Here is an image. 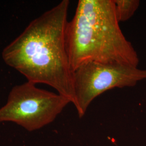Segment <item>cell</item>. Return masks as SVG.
I'll return each instance as SVG.
<instances>
[{"mask_svg": "<svg viewBox=\"0 0 146 146\" xmlns=\"http://www.w3.org/2000/svg\"><path fill=\"white\" fill-rule=\"evenodd\" d=\"M66 44L73 72L89 62L136 67L140 62L135 48L120 28L113 0H79L67 25Z\"/></svg>", "mask_w": 146, "mask_h": 146, "instance_id": "obj_2", "label": "cell"}, {"mask_svg": "<svg viewBox=\"0 0 146 146\" xmlns=\"http://www.w3.org/2000/svg\"><path fill=\"white\" fill-rule=\"evenodd\" d=\"M70 103L58 93L39 88L27 81L11 89L0 108V123L13 122L29 132L37 131L52 123Z\"/></svg>", "mask_w": 146, "mask_h": 146, "instance_id": "obj_3", "label": "cell"}, {"mask_svg": "<svg viewBox=\"0 0 146 146\" xmlns=\"http://www.w3.org/2000/svg\"><path fill=\"white\" fill-rule=\"evenodd\" d=\"M117 21L125 22L134 15L140 6L139 0H113Z\"/></svg>", "mask_w": 146, "mask_h": 146, "instance_id": "obj_5", "label": "cell"}, {"mask_svg": "<svg viewBox=\"0 0 146 146\" xmlns=\"http://www.w3.org/2000/svg\"><path fill=\"white\" fill-rule=\"evenodd\" d=\"M146 79V69L118 63L89 62L74 71V106L80 118L90 104L105 92L131 87Z\"/></svg>", "mask_w": 146, "mask_h": 146, "instance_id": "obj_4", "label": "cell"}, {"mask_svg": "<svg viewBox=\"0 0 146 146\" xmlns=\"http://www.w3.org/2000/svg\"><path fill=\"white\" fill-rule=\"evenodd\" d=\"M69 4L62 0L33 20L3 49L2 57L28 81L52 87L74 104V72L66 44Z\"/></svg>", "mask_w": 146, "mask_h": 146, "instance_id": "obj_1", "label": "cell"}]
</instances>
